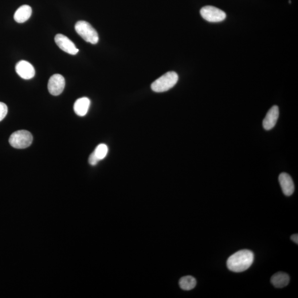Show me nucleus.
Masks as SVG:
<instances>
[{
    "instance_id": "obj_6",
    "label": "nucleus",
    "mask_w": 298,
    "mask_h": 298,
    "mask_svg": "<svg viewBox=\"0 0 298 298\" xmlns=\"http://www.w3.org/2000/svg\"><path fill=\"white\" fill-rule=\"evenodd\" d=\"M65 86L64 77L60 74H55L49 78L48 89L51 95L58 96L64 91Z\"/></svg>"
},
{
    "instance_id": "obj_5",
    "label": "nucleus",
    "mask_w": 298,
    "mask_h": 298,
    "mask_svg": "<svg viewBox=\"0 0 298 298\" xmlns=\"http://www.w3.org/2000/svg\"><path fill=\"white\" fill-rule=\"evenodd\" d=\"M200 14L205 20L209 22H221L226 17L224 12L212 6L203 7L200 11Z\"/></svg>"
},
{
    "instance_id": "obj_17",
    "label": "nucleus",
    "mask_w": 298,
    "mask_h": 298,
    "mask_svg": "<svg viewBox=\"0 0 298 298\" xmlns=\"http://www.w3.org/2000/svg\"><path fill=\"white\" fill-rule=\"evenodd\" d=\"M99 159H98L95 154V153L93 152L91 155H90L89 159V162L92 166H95L99 162Z\"/></svg>"
},
{
    "instance_id": "obj_13",
    "label": "nucleus",
    "mask_w": 298,
    "mask_h": 298,
    "mask_svg": "<svg viewBox=\"0 0 298 298\" xmlns=\"http://www.w3.org/2000/svg\"><path fill=\"white\" fill-rule=\"evenodd\" d=\"M270 281H271L272 284L276 288H282L288 285L290 277L287 273L278 272L272 276Z\"/></svg>"
},
{
    "instance_id": "obj_15",
    "label": "nucleus",
    "mask_w": 298,
    "mask_h": 298,
    "mask_svg": "<svg viewBox=\"0 0 298 298\" xmlns=\"http://www.w3.org/2000/svg\"><path fill=\"white\" fill-rule=\"evenodd\" d=\"M108 148L106 145L101 144L96 147L95 151L93 152L95 153L97 158L100 161L105 158V156H106L108 154Z\"/></svg>"
},
{
    "instance_id": "obj_2",
    "label": "nucleus",
    "mask_w": 298,
    "mask_h": 298,
    "mask_svg": "<svg viewBox=\"0 0 298 298\" xmlns=\"http://www.w3.org/2000/svg\"><path fill=\"white\" fill-rule=\"evenodd\" d=\"M179 76L174 72H170L164 74L151 84V88L155 92H164L168 91L177 84Z\"/></svg>"
},
{
    "instance_id": "obj_18",
    "label": "nucleus",
    "mask_w": 298,
    "mask_h": 298,
    "mask_svg": "<svg viewBox=\"0 0 298 298\" xmlns=\"http://www.w3.org/2000/svg\"><path fill=\"white\" fill-rule=\"evenodd\" d=\"M291 240L296 243L297 244H298V234H294L291 236Z\"/></svg>"
},
{
    "instance_id": "obj_10",
    "label": "nucleus",
    "mask_w": 298,
    "mask_h": 298,
    "mask_svg": "<svg viewBox=\"0 0 298 298\" xmlns=\"http://www.w3.org/2000/svg\"><path fill=\"white\" fill-rule=\"evenodd\" d=\"M279 182L282 191L285 195L290 196L293 194L295 187L291 176L283 172L279 176Z\"/></svg>"
},
{
    "instance_id": "obj_7",
    "label": "nucleus",
    "mask_w": 298,
    "mask_h": 298,
    "mask_svg": "<svg viewBox=\"0 0 298 298\" xmlns=\"http://www.w3.org/2000/svg\"><path fill=\"white\" fill-rule=\"evenodd\" d=\"M54 39L57 45L64 52L71 55H76L78 52L74 43L64 35L58 34Z\"/></svg>"
},
{
    "instance_id": "obj_8",
    "label": "nucleus",
    "mask_w": 298,
    "mask_h": 298,
    "mask_svg": "<svg viewBox=\"0 0 298 298\" xmlns=\"http://www.w3.org/2000/svg\"><path fill=\"white\" fill-rule=\"evenodd\" d=\"M15 69L18 75L25 80L31 79L36 73L33 65L25 60L19 61Z\"/></svg>"
},
{
    "instance_id": "obj_11",
    "label": "nucleus",
    "mask_w": 298,
    "mask_h": 298,
    "mask_svg": "<svg viewBox=\"0 0 298 298\" xmlns=\"http://www.w3.org/2000/svg\"><path fill=\"white\" fill-rule=\"evenodd\" d=\"M91 102L87 97H82L76 101L74 104V109L77 115L85 116L88 113Z\"/></svg>"
},
{
    "instance_id": "obj_9",
    "label": "nucleus",
    "mask_w": 298,
    "mask_h": 298,
    "mask_svg": "<svg viewBox=\"0 0 298 298\" xmlns=\"http://www.w3.org/2000/svg\"><path fill=\"white\" fill-rule=\"evenodd\" d=\"M279 115V108L277 105H273L267 113L265 119L263 120V127L265 130L269 131L275 127Z\"/></svg>"
},
{
    "instance_id": "obj_1",
    "label": "nucleus",
    "mask_w": 298,
    "mask_h": 298,
    "mask_svg": "<svg viewBox=\"0 0 298 298\" xmlns=\"http://www.w3.org/2000/svg\"><path fill=\"white\" fill-rule=\"evenodd\" d=\"M254 260L252 251L242 250L235 253L227 261V268L234 272H242L249 269Z\"/></svg>"
},
{
    "instance_id": "obj_12",
    "label": "nucleus",
    "mask_w": 298,
    "mask_h": 298,
    "mask_svg": "<svg viewBox=\"0 0 298 298\" xmlns=\"http://www.w3.org/2000/svg\"><path fill=\"white\" fill-rule=\"evenodd\" d=\"M32 13V8L29 5H23L15 11L14 15L15 20L18 23H24L30 17Z\"/></svg>"
},
{
    "instance_id": "obj_16",
    "label": "nucleus",
    "mask_w": 298,
    "mask_h": 298,
    "mask_svg": "<svg viewBox=\"0 0 298 298\" xmlns=\"http://www.w3.org/2000/svg\"><path fill=\"white\" fill-rule=\"evenodd\" d=\"M8 112L7 105L0 102V121L2 120L6 116Z\"/></svg>"
},
{
    "instance_id": "obj_3",
    "label": "nucleus",
    "mask_w": 298,
    "mask_h": 298,
    "mask_svg": "<svg viewBox=\"0 0 298 298\" xmlns=\"http://www.w3.org/2000/svg\"><path fill=\"white\" fill-rule=\"evenodd\" d=\"M74 29L77 34L86 42L96 45L99 41V34L97 31L88 22L78 21L74 26Z\"/></svg>"
},
{
    "instance_id": "obj_14",
    "label": "nucleus",
    "mask_w": 298,
    "mask_h": 298,
    "mask_svg": "<svg viewBox=\"0 0 298 298\" xmlns=\"http://www.w3.org/2000/svg\"><path fill=\"white\" fill-rule=\"evenodd\" d=\"M197 281L194 277L187 276L182 277L179 282L180 288L184 291H190L195 288Z\"/></svg>"
},
{
    "instance_id": "obj_4",
    "label": "nucleus",
    "mask_w": 298,
    "mask_h": 298,
    "mask_svg": "<svg viewBox=\"0 0 298 298\" xmlns=\"http://www.w3.org/2000/svg\"><path fill=\"white\" fill-rule=\"evenodd\" d=\"M33 142V136L27 131L22 130L14 132L10 137L11 146L15 149H25L29 147Z\"/></svg>"
},
{
    "instance_id": "obj_19",
    "label": "nucleus",
    "mask_w": 298,
    "mask_h": 298,
    "mask_svg": "<svg viewBox=\"0 0 298 298\" xmlns=\"http://www.w3.org/2000/svg\"><path fill=\"white\" fill-rule=\"evenodd\" d=\"M289 3H291V0H289Z\"/></svg>"
}]
</instances>
